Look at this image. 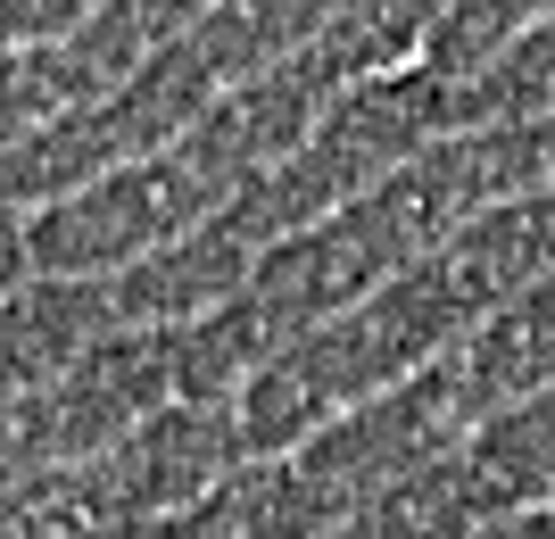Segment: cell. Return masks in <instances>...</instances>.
Masks as SVG:
<instances>
[{
  "mask_svg": "<svg viewBox=\"0 0 555 539\" xmlns=\"http://www.w3.org/2000/svg\"><path fill=\"white\" fill-rule=\"evenodd\" d=\"M92 0H0V42H50V34H67Z\"/></svg>",
  "mask_w": 555,
  "mask_h": 539,
  "instance_id": "cell-1",
  "label": "cell"
}]
</instances>
